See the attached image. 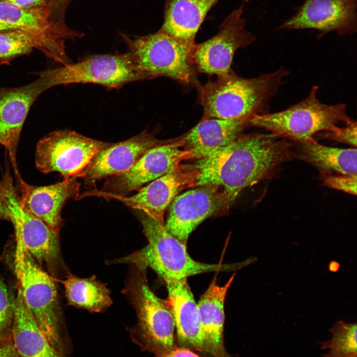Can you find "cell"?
<instances>
[{"mask_svg":"<svg viewBox=\"0 0 357 357\" xmlns=\"http://www.w3.org/2000/svg\"><path fill=\"white\" fill-rule=\"evenodd\" d=\"M11 27L0 22V31L7 29H12Z\"/></svg>","mask_w":357,"mask_h":357,"instance_id":"cell-38","label":"cell"},{"mask_svg":"<svg viewBox=\"0 0 357 357\" xmlns=\"http://www.w3.org/2000/svg\"><path fill=\"white\" fill-rule=\"evenodd\" d=\"M302 159L322 174L357 175V149L323 145L314 139L300 143Z\"/></svg>","mask_w":357,"mask_h":357,"instance_id":"cell-25","label":"cell"},{"mask_svg":"<svg viewBox=\"0 0 357 357\" xmlns=\"http://www.w3.org/2000/svg\"><path fill=\"white\" fill-rule=\"evenodd\" d=\"M12 340L19 357H68L51 345L27 306L19 287L15 298Z\"/></svg>","mask_w":357,"mask_h":357,"instance_id":"cell-24","label":"cell"},{"mask_svg":"<svg viewBox=\"0 0 357 357\" xmlns=\"http://www.w3.org/2000/svg\"><path fill=\"white\" fill-rule=\"evenodd\" d=\"M138 323L132 340L143 350L159 356L174 349L175 324L168 300L157 297L142 284L137 297Z\"/></svg>","mask_w":357,"mask_h":357,"instance_id":"cell-12","label":"cell"},{"mask_svg":"<svg viewBox=\"0 0 357 357\" xmlns=\"http://www.w3.org/2000/svg\"><path fill=\"white\" fill-rule=\"evenodd\" d=\"M243 13L242 6L234 10L223 21L215 35L195 44L192 61L197 71L219 76L232 71L231 65L236 52L256 40L245 28Z\"/></svg>","mask_w":357,"mask_h":357,"instance_id":"cell-11","label":"cell"},{"mask_svg":"<svg viewBox=\"0 0 357 357\" xmlns=\"http://www.w3.org/2000/svg\"><path fill=\"white\" fill-rule=\"evenodd\" d=\"M289 140L268 132L241 133L233 141L191 165L196 172L193 187L221 186L228 208L239 194L269 177L293 156Z\"/></svg>","mask_w":357,"mask_h":357,"instance_id":"cell-1","label":"cell"},{"mask_svg":"<svg viewBox=\"0 0 357 357\" xmlns=\"http://www.w3.org/2000/svg\"><path fill=\"white\" fill-rule=\"evenodd\" d=\"M0 1H7L26 9L38 8L44 6H49L51 8L49 0H0Z\"/></svg>","mask_w":357,"mask_h":357,"instance_id":"cell-32","label":"cell"},{"mask_svg":"<svg viewBox=\"0 0 357 357\" xmlns=\"http://www.w3.org/2000/svg\"><path fill=\"white\" fill-rule=\"evenodd\" d=\"M160 140L145 129L124 141L113 143L96 153L75 178H81L88 185H95L102 178L124 173L130 170L150 149L169 143Z\"/></svg>","mask_w":357,"mask_h":357,"instance_id":"cell-15","label":"cell"},{"mask_svg":"<svg viewBox=\"0 0 357 357\" xmlns=\"http://www.w3.org/2000/svg\"><path fill=\"white\" fill-rule=\"evenodd\" d=\"M155 357H200L189 349L177 347L165 354L155 356Z\"/></svg>","mask_w":357,"mask_h":357,"instance_id":"cell-33","label":"cell"},{"mask_svg":"<svg viewBox=\"0 0 357 357\" xmlns=\"http://www.w3.org/2000/svg\"><path fill=\"white\" fill-rule=\"evenodd\" d=\"M323 184L352 195L357 194V175H320Z\"/></svg>","mask_w":357,"mask_h":357,"instance_id":"cell-30","label":"cell"},{"mask_svg":"<svg viewBox=\"0 0 357 357\" xmlns=\"http://www.w3.org/2000/svg\"><path fill=\"white\" fill-rule=\"evenodd\" d=\"M0 219L9 221L8 212L7 209L2 191L0 187Z\"/></svg>","mask_w":357,"mask_h":357,"instance_id":"cell-35","label":"cell"},{"mask_svg":"<svg viewBox=\"0 0 357 357\" xmlns=\"http://www.w3.org/2000/svg\"><path fill=\"white\" fill-rule=\"evenodd\" d=\"M9 221L15 228L16 236L38 264L52 268L59 258V232L33 215L20 204L18 193L8 170L0 181Z\"/></svg>","mask_w":357,"mask_h":357,"instance_id":"cell-10","label":"cell"},{"mask_svg":"<svg viewBox=\"0 0 357 357\" xmlns=\"http://www.w3.org/2000/svg\"><path fill=\"white\" fill-rule=\"evenodd\" d=\"M69 0H49L50 5L53 11L56 9L62 10Z\"/></svg>","mask_w":357,"mask_h":357,"instance_id":"cell-36","label":"cell"},{"mask_svg":"<svg viewBox=\"0 0 357 357\" xmlns=\"http://www.w3.org/2000/svg\"><path fill=\"white\" fill-rule=\"evenodd\" d=\"M174 319L178 347L204 352L197 303L187 278L165 281Z\"/></svg>","mask_w":357,"mask_h":357,"instance_id":"cell-21","label":"cell"},{"mask_svg":"<svg viewBox=\"0 0 357 357\" xmlns=\"http://www.w3.org/2000/svg\"><path fill=\"white\" fill-rule=\"evenodd\" d=\"M40 77L46 90L59 85L86 83L119 88L130 82L148 79L127 53L90 56L75 63L42 72Z\"/></svg>","mask_w":357,"mask_h":357,"instance_id":"cell-7","label":"cell"},{"mask_svg":"<svg viewBox=\"0 0 357 357\" xmlns=\"http://www.w3.org/2000/svg\"><path fill=\"white\" fill-rule=\"evenodd\" d=\"M196 172L191 164H180L178 168L151 181L131 196H110L114 199L141 210L161 225H165L166 209L180 192L193 187Z\"/></svg>","mask_w":357,"mask_h":357,"instance_id":"cell-16","label":"cell"},{"mask_svg":"<svg viewBox=\"0 0 357 357\" xmlns=\"http://www.w3.org/2000/svg\"><path fill=\"white\" fill-rule=\"evenodd\" d=\"M15 298L0 278V342L12 340Z\"/></svg>","mask_w":357,"mask_h":357,"instance_id":"cell-29","label":"cell"},{"mask_svg":"<svg viewBox=\"0 0 357 357\" xmlns=\"http://www.w3.org/2000/svg\"><path fill=\"white\" fill-rule=\"evenodd\" d=\"M357 0H305L278 29H311L323 36L330 32L351 35L357 31Z\"/></svg>","mask_w":357,"mask_h":357,"instance_id":"cell-14","label":"cell"},{"mask_svg":"<svg viewBox=\"0 0 357 357\" xmlns=\"http://www.w3.org/2000/svg\"><path fill=\"white\" fill-rule=\"evenodd\" d=\"M318 90L319 87L314 86L305 98L288 108L254 116L248 126L302 143L313 139L317 133L339 126L341 123L346 124L354 120L348 116L345 104L322 103L318 98Z\"/></svg>","mask_w":357,"mask_h":357,"instance_id":"cell-5","label":"cell"},{"mask_svg":"<svg viewBox=\"0 0 357 357\" xmlns=\"http://www.w3.org/2000/svg\"><path fill=\"white\" fill-rule=\"evenodd\" d=\"M318 134L325 138L357 146V123L355 120L345 124V126H337L332 130Z\"/></svg>","mask_w":357,"mask_h":357,"instance_id":"cell-31","label":"cell"},{"mask_svg":"<svg viewBox=\"0 0 357 357\" xmlns=\"http://www.w3.org/2000/svg\"><path fill=\"white\" fill-rule=\"evenodd\" d=\"M356 323L337 321L330 329L332 337L320 343L322 350H327L322 357H357Z\"/></svg>","mask_w":357,"mask_h":357,"instance_id":"cell-28","label":"cell"},{"mask_svg":"<svg viewBox=\"0 0 357 357\" xmlns=\"http://www.w3.org/2000/svg\"><path fill=\"white\" fill-rule=\"evenodd\" d=\"M289 72L284 67L244 78L233 70L199 86V101L203 117L247 122L254 116L268 113L270 100L276 94Z\"/></svg>","mask_w":357,"mask_h":357,"instance_id":"cell-2","label":"cell"},{"mask_svg":"<svg viewBox=\"0 0 357 357\" xmlns=\"http://www.w3.org/2000/svg\"><path fill=\"white\" fill-rule=\"evenodd\" d=\"M169 207L165 228L185 244L202 222L229 209L223 188L214 184L198 186L178 195Z\"/></svg>","mask_w":357,"mask_h":357,"instance_id":"cell-13","label":"cell"},{"mask_svg":"<svg viewBox=\"0 0 357 357\" xmlns=\"http://www.w3.org/2000/svg\"><path fill=\"white\" fill-rule=\"evenodd\" d=\"M121 37L127 45V53L148 79L165 76L184 85L200 86L192 61L194 48L160 29L140 37L132 38L124 34Z\"/></svg>","mask_w":357,"mask_h":357,"instance_id":"cell-6","label":"cell"},{"mask_svg":"<svg viewBox=\"0 0 357 357\" xmlns=\"http://www.w3.org/2000/svg\"><path fill=\"white\" fill-rule=\"evenodd\" d=\"M45 90L40 77L21 87H0V144L5 149L17 178L20 176L16 152L22 128L32 104Z\"/></svg>","mask_w":357,"mask_h":357,"instance_id":"cell-17","label":"cell"},{"mask_svg":"<svg viewBox=\"0 0 357 357\" xmlns=\"http://www.w3.org/2000/svg\"><path fill=\"white\" fill-rule=\"evenodd\" d=\"M0 357H19L12 340L0 342Z\"/></svg>","mask_w":357,"mask_h":357,"instance_id":"cell-34","label":"cell"},{"mask_svg":"<svg viewBox=\"0 0 357 357\" xmlns=\"http://www.w3.org/2000/svg\"><path fill=\"white\" fill-rule=\"evenodd\" d=\"M248 127L240 120L202 117L185 134L174 138L190 159L208 156L229 144Z\"/></svg>","mask_w":357,"mask_h":357,"instance_id":"cell-20","label":"cell"},{"mask_svg":"<svg viewBox=\"0 0 357 357\" xmlns=\"http://www.w3.org/2000/svg\"><path fill=\"white\" fill-rule=\"evenodd\" d=\"M340 267V263L335 260L331 261L328 266V270L331 272H337Z\"/></svg>","mask_w":357,"mask_h":357,"instance_id":"cell-37","label":"cell"},{"mask_svg":"<svg viewBox=\"0 0 357 357\" xmlns=\"http://www.w3.org/2000/svg\"><path fill=\"white\" fill-rule=\"evenodd\" d=\"M62 283L71 305L99 312L112 303L107 288L94 278L82 279L70 275Z\"/></svg>","mask_w":357,"mask_h":357,"instance_id":"cell-26","label":"cell"},{"mask_svg":"<svg viewBox=\"0 0 357 357\" xmlns=\"http://www.w3.org/2000/svg\"><path fill=\"white\" fill-rule=\"evenodd\" d=\"M219 0H167L160 30L194 48L195 39L206 14Z\"/></svg>","mask_w":357,"mask_h":357,"instance_id":"cell-23","label":"cell"},{"mask_svg":"<svg viewBox=\"0 0 357 357\" xmlns=\"http://www.w3.org/2000/svg\"><path fill=\"white\" fill-rule=\"evenodd\" d=\"M21 205L33 215L59 232L62 224L61 211L65 202L77 198L80 183L74 177L46 186L26 183L21 177L17 178Z\"/></svg>","mask_w":357,"mask_h":357,"instance_id":"cell-18","label":"cell"},{"mask_svg":"<svg viewBox=\"0 0 357 357\" xmlns=\"http://www.w3.org/2000/svg\"><path fill=\"white\" fill-rule=\"evenodd\" d=\"M235 277L233 275L223 286L214 279L197 303L204 352L214 357H231L223 341L224 304Z\"/></svg>","mask_w":357,"mask_h":357,"instance_id":"cell-22","label":"cell"},{"mask_svg":"<svg viewBox=\"0 0 357 357\" xmlns=\"http://www.w3.org/2000/svg\"><path fill=\"white\" fill-rule=\"evenodd\" d=\"M244 0L245 1H248V0Z\"/></svg>","mask_w":357,"mask_h":357,"instance_id":"cell-39","label":"cell"},{"mask_svg":"<svg viewBox=\"0 0 357 357\" xmlns=\"http://www.w3.org/2000/svg\"><path fill=\"white\" fill-rule=\"evenodd\" d=\"M189 159L188 153L184 151L174 139H171L169 143L149 150L128 171L107 178L100 190L91 189L81 194L80 197L95 196L106 198L110 196H126L176 169L183 161Z\"/></svg>","mask_w":357,"mask_h":357,"instance_id":"cell-9","label":"cell"},{"mask_svg":"<svg viewBox=\"0 0 357 357\" xmlns=\"http://www.w3.org/2000/svg\"><path fill=\"white\" fill-rule=\"evenodd\" d=\"M14 267L24 300L41 331L56 351L68 355L71 353V345L61 327L54 282L18 237H16Z\"/></svg>","mask_w":357,"mask_h":357,"instance_id":"cell-4","label":"cell"},{"mask_svg":"<svg viewBox=\"0 0 357 357\" xmlns=\"http://www.w3.org/2000/svg\"><path fill=\"white\" fill-rule=\"evenodd\" d=\"M34 48L55 60H58L56 51L38 35L18 29L0 31V64L8 63L16 57L27 54Z\"/></svg>","mask_w":357,"mask_h":357,"instance_id":"cell-27","label":"cell"},{"mask_svg":"<svg viewBox=\"0 0 357 357\" xmlns=\"http://www.w3.org/2000/svg\"><path fill=\"white\" fill-rule=\"evenodd\" d=\"M113 143L88 137L74 131H55L37 143L36 167L44 174L58 172L66 179L79 173L96 153Z\"/></svg>","mask_w":357,"mask_h":357,"instance_id":"cell-8","label":"cell"},{"mask_svg":"<svg viewBox=\"0 0 357 357\" xmlns=\"http://www.w3.org/2000/svg\"><path fill=\"white\" fill-rule=\"evenodd\" d=\"M49 6L26 9L10 2L0 1V22L13 29L27 31L48 42L60 54H66L64 40L80 36L61 22L51 19Z\"/></svg>","mask_w":357,"mask_h":357,"instance_id":"cell-19","label":"cell"},{"mask_svg":"<svg viewBox=\"0 0 357 357\" xmlns=\"http://www.w3.org/2000/svg\"><path fill=\"white\" fill-rule=\"evenodd\" d=\"M148 243L146 246L122 259L140 268L149 267L165 281L211 272L238 270L249 264L247 259L232 264H208L194 260L186 244L171 235L161 225L144 212L136 210Z\"/></svg>","mask_w":357,"mask_h":357,"instance_id":"cell-3","label":"cell"}]
</instances>
